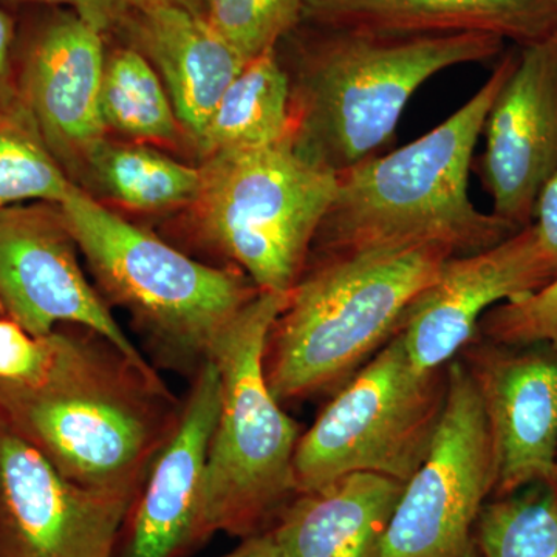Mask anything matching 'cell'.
I'll return each instance as SVG.
<instances>
[{
    "mask_svg": "<svg viewBox=\"0 0 557 557\" xmlns=\"http://www.w3.org/2000/svg\"><path fill=\"white\" fill-rule=\"evenodd\" d=\"M548 284L536 234L528 225L496 247L446 260L434 284L410 304L397 332L417 369H443L478 338L487 310Z\"/></svg>",
    "mask_w": 557,
    "mask_h": 557,
    "instance_id": "cell-15",
    "label": "cell"
},
{
    "mask_svg": "<svg viewBox=\"0 0 557 557\" xmlns=\"http://www.w3.org/2000/svg\"><path fill=\"white\" fill-rule=\"evenodd\" d=\"M465 358L494 457V497L557 482V355L542 346L472 341Z\"/></svg>",
    "mask_w": 557,
    "mask_h": 557,
    "instance_id": "cell-12",
    "label": "cell"
},
{
    "mask_svg": "<svg viewBox=\"0 0 557 557\" xmlns=\"http://www.w3.org/2000/svg\"><path fill=\"white\" fill-rule=\"evenodd\" d=\"M534 234L539 252L548 271L549 282L557 277V170L539 194L534 208Z\"/></svg>",
    "mask_w": 557,
    "mask_h": 557,
    "instance_id": "cell-28",
    "label": "cell"
},
{
    "mask_svg": "<svg viewBox=\"0 0 557 557\" xmlns=\"http://www.w3.org/2000/svg\"><path fill=\"white\" fill-rule=\"evenodd\" d=\"M121 28L159 72L186 138L199 145L220 98L247 62L205 16L183 7L129 9Z\"/></svg>",
    "mask_w": 557,
    "mask_h": 557,
    "instance_id": "cell-17",
    "label": "cell"
},
{
    "mask_svg": "<svg viewBox=\"0 0 557 557\" xmlns=\"http://www.w3.org/2000/svg\"><path fill=\"white\" fill-rule=\"evenodd\" d=\"M496 485L482 399L461 359L431 450L406 482L380 557H479L475 527Z\"/></svg>",
    "mask_w": 557,
    "mask_h": 557,
    "instance_id": "cell-9",
    "label": "cell"
},
{
    "mask_svg": "<svg viewBox=\"0 0 557 557\" xmlns=\"http://www.w3.org/2000/svg\"><path fill=\"white\" fill-rule=\"evenodd\" d=\"M300 44L292 89V139L343 175L394 138L413 94L456 65L493 60L505 40L485 33L394 35L313 25Z\"/></svg>",
    "mask_w": 557,
    "mask_h": 557,
    "instance_id": "cell-3",
    "label": "cell"
},
{
    "mask_svg": "<svg viewBox=\"0 0 557 557\" xmlns=\"http://www.w3.org/2000/svg\"><path fill=\"white\" fill-rule=\"evenodd\" d=\"M3 313H5V307H3L2 299H0V318H2Z\"/></svg>",
    "mask_w": 557,
    "mask_h": 557,
    "instance_id": "cell-33",
    "label": "cell"
},
{
    "mask_svg": "<svg viewBox=\"0 0 557 557\" xmlns=\"http://www.w3.org/2000/svg\"><path fill=\"white\" fill-rule=\"evenodd\" d=\"M219 557H284L271 531L245 537L242 544L228 555Z\"/></svg>",
    "mask_w": 557,
    "mask_h": 557,
    "instance_id": "cell-31",
    "label": "cell"
},
{
    "mask_svg": "<svg viewBox=\"0 0 557 557\" xmlns=\"http://www.w3.org/2000/svg\"><path fill=\"white\" fill-rule=\"evenodd\" d=\"M75 185L51 156L24 102L0 116V209L25 201L60 205Z\"/></svg>",
    "mask_w": 557,
    "mask_h": 557,
    "instance_id": "cell-24",
    "label": "cell"
},
{
    "mask_svg": "<svg viewBox=\"0 0 557 557\" xmlns=\"http://www.w3.org/2000/svg\"><path fill=\"white\" fill-rule=\"evenodd\" d=\"M53 358V338L33 336L11 318H0V383H38Z\"/></svg>",
    "mask_w": 557,
    "mask_h": 557,
    "instance_id": "cell-27",
    "label": "cell"
},
{
    "mask_svg": "<svg viewBox=\"0 0 557 557\" xmlns=\"http://www.w3.org/2000/svg\"><path fill=\"white\" fill-rule=\"evenodd\" d=\"M110 199L138 211H161L196 203L203 171L164 156L145 143L102 139L90 153L83 178Z\"/></svg>",
    "mask_w": 557,
    "mask_h": 557,
    "instance_id": "cell-21",
    "label": "cell"
},
{
    "mask_svg": "<svg viewBox=\"0 0 557 557\" xmlns=\"http://www.w3.org/2000/svg\"><path fill=\"white\" fill-rule=\"evenodd\" d=\"M58 208L102 292L129 311L161 364L190 380L260 292L244 274L197 262L120 218L78 185Z\"/></svg>",
    "mask_w": 557,
    "mask_h": 557,
    "instance_id": "cell-5",
    "label": "cell"
},
{
    "mask_svg": "<svg viewBox=\"0 0 557 557\" xmlns=\"http://www.w3.org/2000/svg\"><path fill=\"white\" fill-rule=\"evenodd\" d=\"M102 36L73 11L51 14L32 32L17 73L22 102L72 180L83 178L90 153L108 138L101 113L108 60Z\"/></svg>",
    "mask_w": 557,
    "mask_h": 557,
    "instance_id": "cell-13",
    "label": "cell"
},
{
    "mask_svg": "<svg viewBox=\"0 0 557 557\" xmlns=\"http://www.w3.org/2000/svg\"><path fill=\"white\" fill-rule=\"evenodd\" d=\"M480 174L493 214L515 228L533 222L557 170V36L520 50L486 116Z\"/></svg>",
    "mask_w": 557,
    "mask_h": 557,
    "instance_id": "cell-14",
    "label": "cell"
},
{
    "mask_svg": "<svg viewBox=\"0 0 557 557\" xmlns=\"http://www.w3.org/2000/svg\"><path fill=\"white\" fill-rule=\"evenodd\" d=\"M101 113L106 129L137 143L178 145L186 137L159 72L135 47L106 60Z\"/></svg>",
    "mask_w": 557,
    "mask_h": 557,
    "instance_id": "cell-22",
    "label": "cell"
},
{
    "mask_svg": "<svg viewBox=\"0 0 557 557\" xmlns=\"http://www.w3.org/2000/svg\"><path fill=\"white\" fill-rule=\"evenodd\" d=\"M479 336L500 346L547 347L557 355V277L537 292L487 310Z\"/></svg>",
    "mask_w": 557,
    "mask_h": 557,
    "instance_id": "cell-26",
    "label": "cell"
},
{
    "mask_svg": "<svg viewBox=\"0 0 557 557\" xmlns=\"http://www.w3.org/2000/svg\"><path fill=\"white\" fill-rule=\"evenodd\" d=\"M126 3L129 9H145V7L170 3V5L183 7V9H188L203 16V0H126Z\"/></svg>",
    "mask_w": 557,
    "mask_h": 557,
    "instance_id": "cell-32",
    "label": "cell"
},
{
    "mask_svg": "<svg viewBox=\"0 0 557 557\" xmlns=\"http://www.w3.org/2000/svg\"><path fill=\"white\" fill-rule=\"evenodd\" d=\"M196 205L211 244L260 292L288 295L302 276L339 175L299 152L292 137L223 150L201 164Z\"/></svg>",
    "mask_w": 557,
    "mask_h": 557,
    "instance_id": "cell-7",
    "label": "cell"
},
{
    "mask_svg": "<svg viewBox=\"0 0 557 557\" xmlns=\"http://www.w3.org/2000/svg\"><path fill=\"white\" fill-rule=\"evenodd\" d=\"M288 295L259 292L226 330L214 355L220 409L209 443L197 542L215 533H263L289 502L299 424L267 383L263 358L271 327Z\"/></svg>",
    "mask_w": 557,
    "mask_h": 557,
    "instance_id": "cell-6",
    "label": "cell"
},
{
    "mask_svg": "<svg viewBox=\"0 0 557 557\" xmlns=\"http://www.w3.org/2000/svg\"><path fill=\"white\" fill-rule=\"evenodd\" d=\"M406 482L354 472L298 494L271 530L284 557H380Z\"/></svg>",
    "mask_w": 557,
    "mask_h": 557,
    "instance_id": "cell-19",
    "label": "cell"
},
{
    "mask_svg": "<svg viewBox=\"0 0 557 557\" xmlns=\"http://www.w3.org/2000/svg\"><path fill=\"white\" fill-rule=\"evenodd\" d=\"M53 358L28 386L0 383V418L70 482L137 498L182 417L149 362L94 330L51 332Z\"/></svg>",
    "mask_w": 557,
    "mask_h": 557,
    "instance_id": "cell-1",
    "label": "cell"
},
{
    "mask_svg": "<svg viewBox=\"0 0 557 557\" xmlns=\"http://www.w3.org/2000/svg\"><path fill=\"white\" fill-rule=\"evenodd\" d=\"M450 258L438 247L380 248L306 267L267 341L263 369L274 398L302 401L347 383Z\"/></svg>",
    "mask_w": 557,
    "mask_h": 557,
    "instance_id": "cell-4",
    "label": "cell"
},
{
    "mask_svg": "<svg viewBox=\"0 0 557 557\" xmlns=\"http://www.w3.org/2000/svg\"><path fill=\"white\" fill-rule=\"evenodd\" d=\"M49 205L0 209V299L5 313L33 336L60 325L94 330L124 355L149 362L84 276L78 245Z\"/></svg>",
    "mask_w": 557,
    "mask_h": 557,
    "instance_id": "cell-11",
    "label": "cell"
},
{
    "mask_svg": "<svg viewBox=\"0 0 557 557\" xmlns=\"http://www.w3.org/2000/svg\"><path fill=\"white\" fill-rule=\"evenodd\" d=\"M475 541L483 557H557V482L486 502Z\"/></svg>",
    "mask_w": 557,
    "mask_h": 557,
    "instance_id": "cell-23",
    "label": "cell"
},
{
    "mask_svg": "<svg viewBox=\"0 0 557 557\" xmlns=\"http://www.w3.org/2000/svg\"><path fill=\"white\" fill-rule=\"evenodd\" d=\"M134 502L70 482L0 418V557H115Z\"/></svg>",
    "mask_w": 557,
    "mask_h": 557,
    "instance_id": "cell-10",
    "label": "cell"
},
{
    "mask_svg": "<svg viewBox=\"0 0 557 557\" xmlns=\"http://www.w3.org/2000/svg\"><path fill=\"white\" fill-rule=\"evenodd\" d=\"M0 2L67 7L102 35L121 28L129 10L126 0H0Z\"/></svg>",
    "mask_w": 557,
    "mask_h": 557,
    "instance_id": "cell-29",
    "label": "cell"
},
{
    "mask_svg": "<svg viewBox=\"0 0 557 557\" xmlns=\"http://www.w3.org/2000/svg\"><path fill=\"white\" fill-rule=\"evenodd\" d=\"M306 0H203L208 24L245 62L274 50L302 22Z\"/></svg>",
    "mask_w": 557,
    "mask_h": 557,
    "instance_id": "cell-25",
    "label": "cell"
},
{
    "mask_svg": "<svg viewBox=\"0 0 557 557\" xmlns=\"http://www.w3.org/2000/svg\"><path fill=\"white\" fill-rule=\"evenodd\" d=\"M302 22L394 35L485 33L525 47L557 36V0H306Z\"/></svg>",
    "mask_w": 557,
    "mask_h": 557,
    "instance_id": "cell-18",
    "label": "cell"
},
{
    "mask_svg": "<svg viewBox=\"0 0 557 557\" xmlns=\"http://www.w3.org/2000/svg\"><path fill=\"white\" fill-rule=\"evenodd\" d=\"M292 137L289 76L269 50L248 61L212 112L197 150L203 159L223 150L262 148Z\"/></svg>",
    "mask_w": 557,
    "mask_h": 557,
    "instance_id": "cell-20",
    "label": "cell"
},
{
    "mask_svg": "<svg viewBox=\"0 0 557 557\" xmlns=\"http://www.w3.org/2000/svg\"><path fill=\"white\" fill-rule=\"evenodd\" d=\"M16 32L10 14L0 9V116L21 104L17 73L14 72Z\"/></svg>",
    "mask_w": 557,
    "mask_h": 557,
    "instance_id": "cell-30",
    "label": "cell"
},
{
    "mask_svg": "<svg viewBox=\"0 0 557 557\" xmlns=\"http://www.w3.org/2000/svg\"><path fill=\"white\" fill-rule=\"evenodd\" d=\"M220 386L219 368L211 359L193 379L178 426L132 505L115 557H183L199 545L205 468L218 423Z\"/></svg>",
    "mask_w": 557,
    "mask_h": 557,
    "instance_id": "cell-16",
    "label": "cell"
},
{
    "mask_svg": "<svg viewBox=\"0 0 557 557\" xmlns=\"http://www.w3.org/2000/svg\"><path fill=\"white\" fill-rule=\"evenodd\" d=\"M448 394V366L417 369L399 332L384 344L300 435L298 494L354 472L408 482L431 450Z\"/></svg>",
    "mask_w": 557,
    "mask_h": 557,
    "instance_id": "cell-8",
    "label": "cell"
},
{
    "mask_svg": "<svg viewBox=\"0 0 557 557\" xmlns=\"http://www.w3.org/2000/svg\"><path fill=\"white\" fill-rule=\"evenodd\" d=\"M511 51L460 109L423 137L339 175L313 247L318 258L380 248L438 247L475 255L518 228L469 197L472 153L486 116L518 62Z\"/></svg>",
    "mask_w": 557,
    "mask_h": 557,
    "instance_id": "cell-2",
    "label": "cell"
}]
</instances>
